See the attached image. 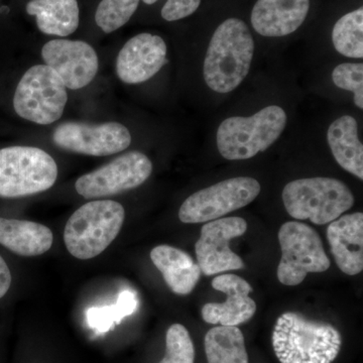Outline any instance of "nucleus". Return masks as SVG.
Wrapping results in <instances>:
<instances>
[{"label":"nucleus","mask_w":363,"mask_h":363,"mask_svg":"<svg viewBox=\"0 0 363 363\" xmlns=\"http://www.w3.org/2000/svg\"><path fill=\"white\" fill-rule=\"evenodd\" d=\"M255 54V40L245 21H224L215 30L204 60L208 87L221 94L231 92L247 78Z\"/></svg>","instance_id":"obj_1"},{"label":"nucleus","mask_w":363,"mask_h":363,"mask_svg":"<svg viewBox=\"0 0 363 363\" xmlns=\"http://www.w3.org/2000/svg\"><path fill=\"white\" fill-rule=\"evenodd\" d=\"M342 336L333 325L296 312L284 313L272 332V347L281 363H332Z\"/></svg>","instance_id":"obj_2"},{"label":"nucleus","mask_w":363,"mask_h":363,"mask_svg":"<svg viewBox=\"0 0 363 363\" xmlns=\"http://www.w3.org/2000/svg\"><path fill=\"white\" fill-rule=\"evenodd\" d=\"M125 211L113 200L86 203L67 221L64 242L78 259H91L104 252L123 228Z\"/></svg>","instance_id":"obj_3"},{"label":"nucleus","mask_w":363,"mask_h":363,"mask_svg":"<svg viewBox=\"0 0 363 363\" xmlns=\"http://www.w3.org/2000/svg\"><path fill=\"white\" fill-rule=\"evenodd\" d=\"M286 111L269 105L252 116H233L222 121L217 130V147L224 159L243 161L271 147L286 125Z\"/></svg>","instance_id":"obj_4"},{"label":"nucleus","mask_w":363,"mask_h":363,"mask_svg":"<svg viewBox=\"0 0 363 363\" xmlns=\"http://www.w3.org/2000/svg\"><path fill=\"white\" fill-rule=\"evenodd\" d=\"M283 201L293 218L325 225L351 209L354 205V196L343 182L316 177L286 184Z\"/></svg>","instance_id":"obj_5"},{"label":"nucleus","mask_w":363,"mask_h":363,"mask_svg":"<svg viewBox=\"0 0 363 363\" xmlns=\"http://www.w3.org/2000/svg\"><path fill=\"white\" fill-rule=\"evenodd\" d=\"M57 178V162L45 150L21 145L0 150V197L39 194L51 189Z\"/></svg>","instance_id":"obj_6"},{"label":"nucleus","mask_w":363,"mask_h":363,"mask_svg":"<svg viewBox=\"0 0 363 363\" xmlns=\"http://www.w3.org/2000/svg\"><path fill=\"white\" fill-rule=\"evenodd\" d=\"M67 102L65 84L58 74L47 65L28 69L21 79L13 97L16 114L42 125L59 121Z\"/></svg>","instance_id":"obj_7"},{"label":"nucleus","mask_w":363,"mask_h":363,"mask_svg":"<svg viewBox=\"0 0 363 363\" xmlns=\"http://www.w3.org/2000/svg\"><path fill=\"white\" fill-rule=\"evenodd\" d=\"M278 238L281 250L278 279L283 285H300L308 274L324 272L330 267L321 238L311 226L286 222L279 228Z\"/></svg>","instance_id":"obj_8"},{"label":"nucleus","mask_w":363,"mask_h":363,"mask_svg":"<svg viewBox=\"0 0 363 363\" xmlns=\"http://www.w3.org/2000/svg\"><path fill=\"white\" fill-rule=\"evenodd\" d=\"M259 182L250 177L227 179L188 197L179 210L183 223H207L247 206L259 195Z\"/></svg>","instance_id":"obj_9"},{"label":"nucleus","mask_w":363,"mask_h":363,"mask_svg":"<svg viewBox=\"0 0 363 363\" xmlns=\"http://www.w3.org/2000/svg\"><path fill=\"white\" fill-rule=\"evenodd\" d=\"M152 164L140 152H130L78 179L75 189L85 199L108 197L143 185L152 175Z\"/></svg>","instance_id":"obj_10"},{"label":"nucleus","mask_w":363,"mask_h":363,"mask_svg":"<svg viewBox=\"0 0 363 363\" xmlns=\"http://www.w3.org/2000/svg\"><path fill=\"white\" fill-rule=\"evenodd\" d=\"M60 149L87 156L104 157L123 152L130 147V130L117 123L89 124L68 121L52 133Z\"/></svg>","instance_id":"obj_11"},{"label":"nucleus","mask_w":363,"mask_h":363,"mask_svg":"<svg viewBox=\"0 0 363 363\" xmlns=\"http://www.w3.org/2000/svg\"><path fill=\"white\" fill-rule=\"evenodd\" d=\"M247 230V221L241 217H226L207 222L195 245L197 264L203 274L210 277L245 269V262L231 250L229 242L242 236Z\"/></svg>","instance_id":"obj_12"},{"label":"nucleus","mask_w":363,"mask_h":363,"mask_svg":"<svg viewBox=\"0 0 363 363\" xmlns=\"http://www.w3.org/2000/svg\"><path fill=\"white\" fill-rule=\"evenodd\" d=\"M42 58L72 90L90 84L99 66L96 52L83 40H50L43 47Z\"/></svg>","instance_id":"obj_13"},{"label":"nucleus","mask_w":363,"mask_h":363,"mask_svg":"<svg viewBox=\"0 0 363 363\" xmlns=\"http://www.w3.org/2000/svg\"><path fill=\"white\" fill-rule=\"evenodd\" d=\"M167 45L159 35L143 33L131 38L119 52L116 74L126 84H138L154 77L167 63Z\"/></svg>","instance_id":"obj_14"},{"label":"nucleus","mask_w":363,"mask_h":363,"mask_svg":"<svg viewBox=\"0 0 363 363\" xmlns=\"http://www.w3.org/2000/svg\"><path fill=\"white\" fill-rule=\"evenodd\" d=\"M216 291L225 294L224 303H208L202 308L206 323L221 326H238L250 321L257 312V304L250 297L252 286L245 279L233 274H220L211 283Z\"/></svg>","instance_id":"obj_15"},{"label":"nucleus","mask_w":363,"mask_h":363,"mask_svg":"<svg viewBox=\"0 0 363 363\" xmlns=\"http://www.w3.org/2000/svg\"><path fill=\"white\" fill-rule=\"evenodd\" d=\"M309 9L310 0H257L252 25L264 37H285L303 25Z\"/></svg>","instance_id":"obj_16"},{"label":"nucleus","mask_w":363,"mask_h":363,"mask_svg":"<svg viewBox=\"0 0 363 363\" xmlns=\"http://www.w3.org/2000/svg\"><path fill=\"white\" fill-rule=\"evenodd\" d=\"M327 238L336 264L348 276H357L363 269V214L344 215L332 221Z\"/></svg>","instance_id":"obj_17"},{"label":"nucleus","mask_w":363,"mask_h":363,"mask_svg":"<svg viewBox=\"0 0 363 363\" xmlns=\"http://www.w3.org/2000/svg\"><path fill=\"white\" fill-rule=\"evenodd\" d=\"M150 259L161 272L172 292L186 296L192 293L201 277L199 264L184 250L159 245L150 252Z\"/></svg>","instance_id":"obj_18"},{"label":"nucleus","mask_w":363,"mask_h":363,"mask_svg":"<svg viewBox=\"0 0 363 363\" xmlns=\"http://www.w3.org/2000/svg\"><path fill=\"white\" fill-rule=\"evenodd\" d=\"M54 235L49 227L28 220L0 217V245L21 257H38L51 250Z\"/></svg>","instance_id":"obj_19"},{"label":"nucleus","mask_w":363,"mask_h":363,"mask_svg":"<svg viewBox=\"0 0 363 363\" xmlns=\"http://www.w3.org/2000/svg\"><path fill=\"white\" fill-rule=\"evenodd\" d=\"M327 140L341 168L362 181L363 145L354 117L343 116L334 121L327 130Z\"/></svg>","instance_id":"obj_20"},{"label":"nucleus","mask_w":363,"mask_h":363,"mask_svg":"<svg viewBox=\"0 0 363 363\" xmlns=\"http://www.w3.org/2000/svg\"><path fill=\"white\" fill-rule=\"evenodd\" d=\"M26 13L37 18V25L43 33L67 37L79 26L77 0H30Z\"/></svg>","instance_id":"obj_21"},{"label":"nucleus","mask_w":363,"mask_h":363,"mask_svg":"<svg viewBox=\"0 0 363 363\" xmlns=\"http://www.w3.org/2000/svg\"><path fill=\"white\" fill-rule=\"evenodd\" d=\"M208 363H248L245 336L238 326H216L205 335Z\"/></svg>","instance_id":"obj_22"},{"label":"nucleus","mask_w":363,"mask_h":363,"mask_svg":"<svg viewBox=\"0 0 363 363\" xmlns=\"http://www.w3.org/2000/svg\"><path fill=\"white\" fill-rule=\"evenodd\" d=\"M332 42L339 54L348 58H363V9L345 14L335 23Z\"/></svg>","instance_id":"obj_23"},{"label":"nucleus","mask_w":363,"mask_h":363,"mask_svg":"<svg viewBox=\"0 0 363 363\" xmlns=\"http://www.w3.org/2000/svg\"><path fill=\"white\" fill-rule=\"evenodd\" d=\"M138 308V300L135 294L124 291L119 295L116 305L109 307L92 308L88 311L87 319L89 325L97 331L105 332L123 317L130 316Z\"/></svg>","instance_id":"obj_24"},{"label":"nucleus","mask_w":363,"mask_h":363,"mask_svg":"<svg viewBox=\"0 0 363 363\" xmlns=\"http://www.w3.org/2000/svg\"><path fill=\"white\" fill-rule=\"evenodd\" d=\"M140 0H102L97 7L95 21L104 33L116 32L130 20Z\"/></svg>","instance_id":"obj_25"},{"label":"nucleus","mask_w":363,"mask_h":363,"mask_svg":"<svg viewBox=\"0 0 363 363\" xmlns=\"http://www.w3.org/2000/svg\"><path fill=\"white\" fill-rule=\"evenodd\" d=\"M195 347L185 326L173 324L167 331L166 355L159 363H194Z\"/></svg>","instance_id":"obj_26"},{"label":"nucleus","mask_w":363,"mask_h":363,"mask_svg":"<svg viewBox=\"0 0 363 363\" xmlns=\"http://www.w3.org/2000/svg\"><path fill=\"white\" fill-rule=\"evenodd\" d=\"M334 84L354 94V104L363 109V64H340L332 72Z\"/></svg>","instance_id":"obj_27"},{"label":"nucleus","mask_w":363,"mask_h":363,"mask_svg":"<svg viewBox=\"0 0 363 363\" xmlns=\"http://www.w3.org/2000/svg\"><path fill=\"white\" fill-rule=\"evenodd\" d=\"M145 4H156L157 0H143ZM201 0H168L162 9L164 20L176 21L187 18L199 9Z\"/></svg>","instance_id":"obj_28"},{"label":"nucleus","mask_w":363,"mask_h":363,"mask_svg":"<svg viewBox=\"0 0 363 363\" xmlns=\"http://www.w3.org/2000/svg\"><path fill=\"white\" fill-rule=\"evenodd\" d=\"M11 285V272L6 260L0 255V298L4 297L9 292Z\"/></svg>","instance_id":"obj_29"}]
</instances>
